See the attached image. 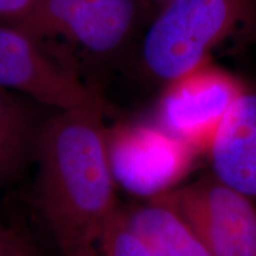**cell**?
<instances>
[{
    "label": "cell",
    "instance_id": "15",
    "mask_svg": "<svg viewBox=\"0 0 256 256\" xmlns=\"http://www.w3.org/2000/svg\"><path fill=\"white\" fill-rule=\"evenodd\" d=\"M147 2H148L152 6H154L156 8V12H158L162 6H165L166 4H168V2H171L172 0H147Z\"/></svg>",
    "mask_w": 256,
    "mask_h": 256
},
{
    "label": "cell",
    "instance_id": "3",
    "mask_svg": "<svg viewBox=\"0 0 256 256\" xmlns=\"http://www.w3.org/2000/svg\"><path fill=\"white\" fill-rule=\"evenodd\" d=\"M107 151L116 186L142 202L180 186L198 156L160 124H150L107 128Z\"/></svg>",
    "mask_w": 256,
    "mask_h": 256
},
{
    "label": "cell",
    "instance_id": "10",
    "mask_svg": "<svg viewBox=\"0 0 256 256\" xmlns=\"http://www.w3.org/2000/svg\"><path fill=\"white\" fill-rule=\"evenodd\" d=\"M124 212L152 256H214L191 224L164 202L145 200Z\"/></svg>",
    "mask_w": 256,
    "mask_h": 256
},
{
    "label": "cell",
    "instance_id": "9",
    "mask_svg": "<svg viewBox=\"0 0 256 256\" xmlns=\"http://www.w3.org/2000/svg\"><path fill=\"white\" fill-rule=\"evenodd\" d=\"M40 106L26 96L0 88V185L18 180L34 162L44 121Z\"/></svg>",
    "mask_w": 256,
    "mask_h": 256
},
{
    "label": "cell",
    "instance_id": "13",
    "mask_svg": "<svg viewBox=\"0 0 256 256\" xmlns=\"http://www.w3.org/2000/svg\"><path fill=\"white\" fill-rule=\"evenodd\" d=\"M40 0H0V22L10 23L26 14Z\"/></svg>",
    "mask_w": 256,
    "mask_h": 256
},
{
    "label": "cell",
    "instance_id": "5",
    "mask_svg": "<svg viewBox=\"0 0 256 256\" xmlns=\"http://www.w3.org/2000/svg\"><path fill=\"white\" fill-rule=\"evenodd\" d=\"M156 200L180 214L214 256H256V206L211 174Z\"/></svg>",
    "mask_w": 256,
    "mask_h": 256
},
{
    "label": "cell",
    "instance_id": "4",
    "mask_svg": "<svg viewBox=\"0 0 256 256\" xmlns=\"http://www.w3.org/2000/svg\"><path fill=\"white\" fill-rule=\"evenodd\" d=\"M246 84L212 62L166 83L158 104V120L197 154L208 152Z\"/></svg>",
    "mask_w": 256,
    "mask_h": 256
},
{
    "label": "cell",
    "instance_id": "1",
    "mask_svg": "<svg viewBox=\"0 0 256 256\" xmlns=\"http://www.w3.org/2000/svg\"><path fill=\"white\" fill-rule=\"evenodd\" d=\"M34 162L36 210L56 250L60 256H101L106 230L122 206L98 92L78 107L46 118Z\"/></svg>",
    "mask_w": 256,
    "mask_h": 256
},
{
    "label": "cell",
    "instance_id": "11",
    "mask_svg": "<svg viewBox=\"0 0 256 256\" xmlns=\"http://www.w3.org/2000/svg\"><path fill=\"white\" fill-rule=\"evenodd\" d=\"M101 256H152L142 240L128 224L124 208L106 230L101 242Z\"/></svg>",
    "mask_w": 256,
    "mask_h": 256
},
{
    "label": "cell",
    "instance_id": "6",
    "mask_svg": "<svg viewBox=\"0 0 256 256\" xmlns=\"http://www.w3.org/2000/svg\"><path fill=\"white\" fill-rule=\"evenodd\" d=\"M0 88L22 94L52 110H69L96 90L72 66L46 52L44 44L0 22Z\"/></svg>",
    "mask_w": 256,
    "mask_h": 256
},
{
    "label": "cell",
    "instance_id": "14",
    "mask_svg": "<svg viewBox=\"0 0 256 256\" xmlns=\"http://www.w3.org/2000/svg\"><path fill=\"white\" fill-rule=\"evenodd\" d=\"M12 235V226H5L0 222V256H8L10 241Z\"/></svg>",
    "mask_w": 256,
    "mask_h": 256
},
{
    "label": "cell",
    "instance_id": "7",
    "mask_svg": "<svg viewBox=\"0 0 256 256\" xmlns=\"http://www.w3.org/2000/svg\"><path fill=\"white\" fill-rule=\"evenodd\" d=\"M210 174L256 206V89L246 86L206 152Z\"/></svg>",
    "mask_w": 256,
    "mask_h": 256
},
{
    "label": "cell",
    "instance_id": "8",
    "mask_svg": "<svg viewBox=\"0 0 256 256\" xmlns=\"http://www.w3.org/2000/svg\"><path fill=\"white\" fill-rule=\"evenodd\" d=\"M142 0H84L63 38L96 56L112 55L132 36Z\"/></svg>",
    "mask_w": 256,
    "mask_h": 256
},
{
    "label": "cell",
    "instance_id": "2",
    "mask_svg": "<svg viewBox=\"0 0 256 256\" xmlns=\"http://www.w3.org/2000/svg\"><path fill=\"white\" fill-rule=\"evenodd\" d=\"M255 8L256 0H172L144 36L146 72L166 84L210 62L214 51L250 22Z\"/></svg>",
    "mask_w": 256,
    "mask_h": 256
},
{
    "label": "cell",
    "instance_id": "12",
    "mask_svg": "<svg viewBox=\"0 0 256 256\" xmlns=\"http://www.w3.org/2000/svg\"><path fill=\"white\" fill-rule=\"evenodd\" d=\"M8 256H43L31 235L20 226H12Z\"/></svg>",
    "mask_w": 256,
    "mask_h": 256
}]
</instances>
